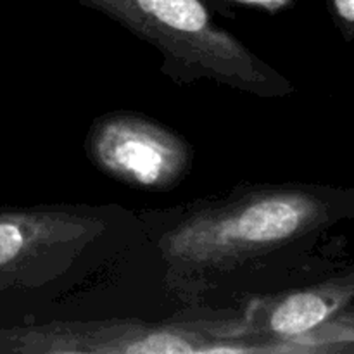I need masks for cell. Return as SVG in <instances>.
Masks as SVG:
<instances>
[{
  "label": "cell",
  "instance_id": "obj_2",
  "mask_svg": "<svg viewBox=\"0 0 354 354\" xmlns=\"http://www.w3.org/2000/svg\"><path fill=\"white\" fill-rule=\"evenodd\" d=\"M109 17L161 55L173 82H211L259 99L292 92L289 78L218 24L203 0H75Z\"/></svg>",
  "mask_w": 354,
  "mask_h": 354
},
{
  "label": "cell",
  "instance_id": "obj_4",
  "mask_svg": "<svg viewBox=\"0 0 354 354\" xmlns=\"http://www.w3.org/2000/svg\"><path fill=\"white\" fill-rule=\"evenodd\" d=\"M244 311L138 318L52 320L0 330V353L21 354H211L252 353Z\"/></svg>",
  "mask_w": 354,
  "mask_h": 354
},
{
  "label": "cell",
  "instance_id": "obj_5",
  "mask_svg": "<svg viewBox=\"0 0 354 354\" xmlns=\"http://www.w3.org/2000/svg\"><path fill=\"white\" fill-rule=\"evenodd\" d=\"M90 165L118 183L144 192H169L190 175L192 144L168 124L135 111L95 118L85 137Z\"/></svg>",
  "mask_w": 354,
  "mask_h": 354
},
{
  "label": "cell",
  "instance_id": "obj_7",
  "mask_svg": "<svg viewBox=\"0 0 354 354\" xmlns=\"http://www.w3.org/2000/svg\"><path fill=\"white\" fill-rule=\"evenodd\" d=\"M335 14L346 24H354V0H332Z\"/></svg>",
  "mask_w": 354,
  "mask_h": 354
},
{
  "label": "cell",
  "instance_id": "obj_1",
  "mask_svg": "<svg viewBox=\"0 0 354 354\" xmlns=\"http://www.w3.org/2000/svg\"><path fill=\"white\" fill-rule=\"evenodd\" d=\"M138 218L173 296L242 306L282 289L280 272L327 221L328 203L311 187L248 183Z\"/></svg>",
  "mask_w": 354,
  "mask_h": 354
},
{
  "label": "cell",
  "instance_id": "obj_6",
  "mask_svg": "<svg viewBox=\"0 0 354 354\" xmlns=\"http://www.w3.org/2000/svg\"><path fill=\"white\" fill-rule=\"evenodd\" d=\"M209 10H214L220 16L232 17L237 16V10L252 9L263 10V12L275 14L287 9L292 3V0H203Z\"/></svg>",
  "mask_w": 354,
  "mask_h": 354
},
{
  "label": "cell",
  "instance_id": "obj_3",
  "mask_svg": "<svg viewBox=\"0 0 354 354\" xmlns=\"http://www.w3.org/2000/svg\"><path fill=\"white\" fill-rule=\"evenodd\" d=\"M135 234L137 213L118 204H40L0 211V287L55 286L109 258Z\"/></svg>",
  "mask_w": 354,
  "mask_h": 354
}]
</instances>
